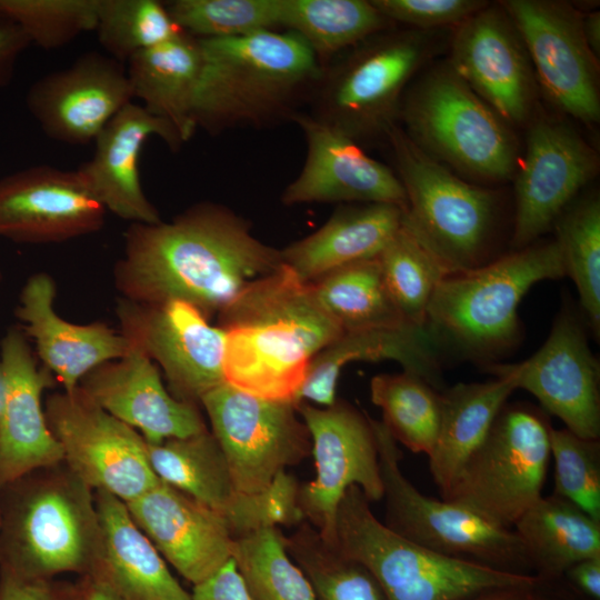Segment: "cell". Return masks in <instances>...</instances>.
I'll return each mask as SVG.
<instances>
[{"label":"cell","mask_w":600,"mask_h":600,"mask_svg":"<svg viewBox=\"0 0 600 600\" xmlns=\"http://www.w3.org/2000/svg\"><path fill=\"white\" fill-rule=\"evenodd\" d=\"M282 266L280 250L256 238L246 219L204 201L167 222L131 223L113 279L120 298L182 301L209 320L250 282Z\"/></svg>","instance_id":"cell-1"},{"label":"cell","mask_w":600,"mask_h":600,"mask_svg":"<svg viewBox=\"0 0 600 600\" xmlns=\"http://www.w3.org/2000/svg\"><path fill=\"white\" fill-rule=\"evenodd\" d=\"M217 317L226 382L267 400L296 402L312 358L343 333L313 286L284 264L250 282Z\"/></svg>","instance_id":"cell-2"},{"label":"cell","mask_w":600,"mask_h":600,"mask_svg":"<svg viewBox=\"0 0 600 600\" xmlns=\"http://www.w3.org/2000/svg\"><path fill=\"white\" fill-rule=\"evenodd\" d=\"M200 72L193 100L197 129L216 136L292 121L321 77L314 52L297 33L198 39Z\"/></svg>","instance_id":"cell-3"},{"label":"cell","mask_w":600,"mask_h":600,"mask_svg":"<svg viewBox=\"0 0 600 600\" xmlns=\"http://www.w3.org/2000/svg\"><path fill=\"white\" fill-rule=\"evenodd\" d=\"M0 570L24 579L92 573L102 552L94 490L63 461L0 487Z\"/></svg>","instance_id":"cell-4"},{"label":"cell","mask_w":600,"mask_h":600,"mask_svg":"<svg viewBox=\"0 0 600 600\" xmlns=\"http://www.w3.org/2000/svg\"><path fill=\"white\" fill-rule=\"evenodd\" d=\"M566 276L556 240L532 244L472 270L447 274L429 303L424 329L442 349L487 366L521 339L518 308L529 289Z\"/></svg>","instance_id":"cell-5"},{"label":"cell","mask_w":600,"mask_h":600,"mask_svg":"<svg viewBox=\"0 0 600 600\" xmlns=\"http://www.w3.org/2000/svg\"><path fill=\"white\" fill-rule=\"evenodd\" d=\"M439 49L434 31L393 26L368 37L322 68L309 114L359 146L386 140L410 80Z\"/></svg>","instance_id":"cell-6"},{"label":"cell","mask_w":600,"mask_h":600,"mask_svg":"<svg viewBox=\"0 0 600 600\" xmlns=\"http://www.w3.org/2000/svg\"><path fill=\"white\" fill-rule=\"evenodd\" d=\"M361 489L344 492L337 511L334 547L362 564L384 600H457L498 588H537L534 574L500 570L414 543L380 522Z\"/></svg>","instance_id":"cell-7"},{"label":"cell","mask_w":600,"mask_h":600,"mask_svg":"<svg viewBox=\"0 0 600 600\" xmlns=\"http://www.w3.org/2000/svg\"><path fill=\"white\" fill-rule=\"evenodd\" d=\"M386 141L406 193L402 224L447 274L494 260L490 254L499 216L497 193L454 174L398 124L388 131Z\"/></svg>","instance_id":"cell-8"},{"label":"cell","mask_w":600,"mask_h":600,"mask_svg":"<svg viewBox=\"0 0 600 600\" xmlns=\"http://www.w3.org/2000/svg\"><path fill=\"white\" fill-rule=\"evenodd\" d=\"M399 119L421 150L473 179L500 182L516 172L512 131L447 61L408 87Z\"/></svg>","instance_id":"cell-9"},{"label":"cell","mask_w":600,"mask_h":600,"mask_svg":"<svg viewBox=\"0 0 600 600\" xmlns=\"http://www.w3.org/2000/svg\"><path fill=\"white\" fill-rule=\"evenodd\" d=\"M551 426L527 403H506L442 500L510 529L541 497Z\"/></svg>","instance_id":"cell-10"},{"label":"cell","mask_w":600,"mask_h":600,"mask_svg":"<svg viewBox=\"0 0 600 600\" xmlns=\"http://www.w3.org/2000/svg\"><path fill=\"white\" fill-rule=\"evenodd\" d=\"M369 418L377 439L386 499L383 523L390 530L447 556L533 574L514 531L496 526L461 504L422 494L401 471L398 442L382 421Z\"/></svg>","instance_id":"cell-11"},{"label":"cell","mask_w":600,"mask_h":600,"mask_svg":"<svg viewBox=\"0 0 600 600\" xmlns=\"http://www.w3.org/2000/svg\"><path fill=\"white\" fill-rule=\"evenodd\" d=\"M200 406L242 494L266 491L287 467L311 454L309 430L293 402L262 399L223 382Z\"/></svg>","instance_id":"cell-12"},{"label":"cell","mask_w":600,"mask_h":600,"mask_svg":"<svg viewBox=\"0 0 600 600\" xmlns=\"http://www.w3.org/2000/svg\"><path fill=\"white\" fill-rule=\"evenodd\" d=\"M296 408L310 433L316 469L313 480L299 487V507L334 546L337 511L348 488L359 487L370 502L383 498L377 439L370 416L344 400L321 408L301 401Z\"/></svg>","instance_id":"cell-13"},{"label":"cell","mask_w":600,"mask_h":600,"mask_svg":"<svg viewBox=\"0 0 600 600\" xmlns=\"http://www.w3.org/2000/svg\"><path fill=\"white\" fill-rule=\"evenodd\" d=\"M44 411L63 462L94 491H106L128 503L159 483L143 437L96 404L79 387L50 394Z\"/></svg>","instance_id":"cell-14"},{"label":"cell","mask_w":600,"mask_h":600,"mask_svg":"<svg viewBox=\"0 0 600 600\" xmlns=\"http://www.w3.org/2000/svg\"><path fill=\"white\" fill-rule=\"evenodd\" d=\"M116 310L119 331L159 364L174 398L199 407L209 391L226 382V333L193 306L119 298Z\"/></svg>","instance_id":"cell-15"},{"label":"cell","mask_w":600,"mask_h":600,"mask_svg":"<svg viewBox=\"0 0 600 600\" xmlns=\"http://www.w3.org/2000/svg\"><path fill=\"white\" fill-rule=\"evenodd\" d=\"M548 99L586 123L600 118L599 63L582 32L573 4L553 0H503Z\"/></svg>","instance_id":"cell-16"},{"label":"cell","mask_w":600,"mask_h":600,"mask_svg":"<svg viewBox=\"0 0 600 600\" xmlns=\"http://www.w3.org/2000/svg\"><path fill=\"white\" fill-rule=\"evenodd\" d=\"M514 179L512 250L538 241L596 176V151L568 122L539 113L531 119L524 157Z\"/></svg>","instance_id":"cell-17"},{"label":"cell","mask_w":600,"mask_h":600,"mask_svg":"<svg viewBox=\"0 0 600 600\" xmlns=\"http://www.w3.org/2000/svg\"><path fill=\"white\" fill-rule=\"evenodd\" d=\"M482 370L510 376L517 389L534 396L566 429L599 440V362L590 350L584 327L571 309L561 310L547 340L530 358L519 363H490Z\"/></svg>","instance_id":"cell-18"},{"label":"cell","mask_w":600,"mask_h":600,"mask_svg":"<svg viewBox=\"0 0 600 600\" xmlns=\"http://www.w3.org/2000/svg\"><path fill=\"white\" fill-rule=\"evenodd\" d=\"M147 453L159 480L223 514L237 539L261 528L286 526L292 516L291 497L279 483L252 496L237 490L224 453L209 429L147 442Z\"/></svg>","instance_id":"cell-19"},{"label":"cell","mask_w":600,"mask_h":600,"mask_svg":"<svg viewBox=\"0 0 600 600\" xmlns=\"http://www.w3.org/2000/svg\"><path fill=\"white\" fill-rule=\"evenodd\" d=\"M107 210L77 170L49 166L0 179V237L22 243H57L100 230Z\"/></svg>","instance_id":"cell-20"},{"label":"cell","mask_w":600,"mask_h":600,"mask_svg":"<svg viewBox=\"0 0 600 600\" xmlns=\"http://www.w3.org/2000/svg\"><path fill=\"white\" fill-rule=\"evenodd\" d=\"M38 361L22 329L9 328L0 339V487L63 461L42 404L56 379Z\"/></svg>","instance_id":"cell-21"},{"label":"cell","mask_w":600,"mask_h":600,"mask_svg":"<svg viewBox=\"0 0 600 600\" xmlns=\"http://www.w3.org/2000/svg\"><path fill=\"white\" fill-rule=\"evenodd\" d=\"M450 68L507 123L531 118L533 78L524 46L511 20L487 4L453 28Z\"/></svg>","instance_id":"cell-22"},{"label":"cell","mask_w":600,"mask_h":600,"mask_svg":"<svg viewBox=\"0 0 600 600\" xmlns=\"http://www.w3.org/2000/svg\"><path fill=\"white\" fill-rule=\"evenodd\" d=\"M132 99L122 63L108 54L88 52L36 81L27 93V106L49 138L88 144Z\"/></svg>","instance_id":"cell-23"},{"label":"cell","mask_w":600,"mask_h":600,"mask_svg":"<svg viewBox=\"0 0 600 600\" xmlns=\"http://www.w3.org/2000/svg\"><path fill=\"white\" fill-rule=\"evenodd\" d=\"M292 121L303 132L307 153L300 173L281 194L283 204L390 203L404 210L403 187L390 168L309 113L300 111Z\"/></svg>","instance_id":"cell-24"},{"label":"cell","mask_w":600,"mask_h":600,"mask_svg":"<svg viewBox=\"0 0 600 600\" xmlns=\"http://www.w3.org/2000/svg\"><path fill=\"white\" fill-rule=\"evenodd\" d=\"M126 507L161 557L192 586L232 559L237 536L230 521L161 480Z\"/></svg>","instance_id":"cell-25"},{"label":"cell","mask_w":600,"mask_h":600,"mask_svg":"<svg viewBox=\"0 0 600 600\" xmlns=\"http://www.w3.org/2000/svg\"><path fill=\"white\" fill-rule=\"evenodd\" d=\"M78 387L104 411L137 430L148 443L208 429L199 407L174 398L153 361L131 344L123 357L87 373Z\"/></svg>","instance_id":"cell-26"},{"label":"cell","mask_w":600,"mask_h":600,"mask_svg":"<svg viewBox=\"0 0 600 600\" xmlns=\"http://www.w3.org/2000/svg\"><path fill=\"white\" fill-rule=\"evenodd\" d=\"M152 136L172 151L184 143L172 124L130 102L98 134L92 158L78 168L104 209L131 223L161 221L158 209L144 194L139 170L142 147Z\"/></svg>","instance_id":"cell-27"},{"label":"cell","mask_w":600,"mask_h":600,"mask_svg":"<svg viewBox=\"0 0 600 600\" xmlns=\"http://www.w3.org/2000/svg\"><path fill=\"white\" fill-rule=\"evenodd\" d=\"M54 297L53 279L37 272L20 291L16 316L34 343L38 360L64 391H72L91 370L123 357L130 343L104 322L78 324L62 319L54 310Z\"/></svg>","instance_id":"cell-28"},{"label":"cell","mask_w":600,"mask_h":600,"mask_svg":"<svg viewBox=\"0 0 600 600\" xmlns=\"http://www.w3.org/2000/svg\"><path fill=\"white\" fill-rule=\"evenodd\" d=\"M439 357L424 328L404 326L343 332L312 358L296 402H312L322 407L333 404L340 372L346 364L354 361H397L404 372L422 378L441 392L446 383Z\"/></svg>","instance_id":"cell-29"},{"label":"cell","mask_w":600,"mask_h":600,"mask_svg":"<svg viewBox=\"0 0 600 600\" xmlns=\"http://www.w3.org/2000/svg\"><path fill=\"white\" fill-rule=\"evenodd\" d=\"M390 203L341 206L318 230L280 250L282 263L304 282L340 267L373 259L402 226Z\"/></svg>","instance_id":"cell-30"},{"label":"cell","mask_w":600,"mask_h":600,"mask_svg":"<svg viewBox=\"0 0 600 600\" xmlns=\"http://www.w3.org/2000/svg\"><path fill=\"white\" fill-rule=\"evenodd\" d=\"M94 496L103 543L90 574L104 579L124 600H191L126 503L106 491L96 490Z\"/></svg>","instance_id":"cell-31"},{"label":"cell","mask_w":600,"mask_h":600,"mask_svg":"<svg viewBox=\"0 0 600 600\" xmlns=\"http://www.w3.org/2000/svg\"><path fill=\"white\" fill-rule=\"evenodd\" d=\"M493 377L486 382H459L440 392L439 431L428 458L430 472L442 497L517 390L510 376Z\"/></svg>","instance_id":"cell-32"},{"label":"cell","mask_w":600,"mask_h":600,"mask_svg":"<svg viewBox=\"0 0 600 600\" xmlns=\"http://www.w3.org/2000/svg\"><path fill=\"white\" fill-rule=\"evenodd\" d=\"M198 39L182 31L127 62L133 98L151 114L172 124L183 142L196 130L193 100L200 72Z\"/></svg>","instance_id":"cell-33"},{"label":"cell","mask_w":600,"mask_h":600,"mask_svg":"<svg viewBox=\"0 0 600 600\" xmlns=\"http://www.w3.org/2000/svg\"><path fill=\"white\" fill-rule=\"evenodd\" d=\"M513 527L541 582L600 557V522L559 496L541 497Z\"/></svg>","instance_id":"cell-34"},{"label":"cell","mask_w":600,"mask_h":600,"mask_svg":"<svg viewBox=\"0 0 600 600\" xmlns=\"http://www.w3.org/2000/svg\"><path fill=\"white\" fill-rule=\"evenodd\" d=\"M393 26L371 1L279 0V27L299 34L322 68L347 49Z\"/></svg>","instance_id":"cell-35"},{"label":"cell","mask_w":600,"mask_h":600,"mask_svg":"<svg viewBox=\"0 0 600 600\" xmlns=\"http://www.w3.org/2000/svg\"><path fill=\"white\" fill-rule=\"evenodd\" d=\"M310 283L343 332L411 326L389 296L378 258L340 267Z\"/></svg>","instance_id":"cell-36"},{"label":"cell","mask_w":600,"mask_h":600,"mask_svg":"<svg viewBox=\"0 0 600 600\" xmlns=\"http://www.w3.org/2000/svg\"><path fill=\"white\" fill-rule=\"evenodd\" d=\"M370 397L381 409L382 422L397 442L413 453L430 454L440 424L439 391L422 378L403 371L374 376Z\"/></svg>","instance_id":"cell-37"},{"label":"cell","mask_w":600,"mask_h":600,"mask_svg":"<svg viewBox=\"0 0 600 600\" xmlns=\"http://www.w3.org/2000/svg\"><path fill=\"white\" fill-rule=\"evenodd\" d=\"M566 276L579 293L593 334H600V200L596 193L573 200L553 223Z\"/></svg>","instance_id":"cell-38"},{"label":"cell","mask_w":600,"mask_h":600,"mask_svg":"<svg viewBox=\"0 0 600 600\" xmlns=\"http://www.w3.org/2000/svg\"><path fill=\"white\" fill-rule=\"evenodd\" d=\"M284 544L309 580L316 600H384L369 571L323 540L309 522L284 536Z\"/></svg>","instance_id":"cell-39"},{"label":"cell","mask_w":600,"mask_h":600,"mask_svg":"<svg viewBox=\"0 0 600 600\" xmlns=\"http://www.w3.org/2000/svg\"><path fill=\"white\" fill-rule=\"evenodd\" d=\"M232 560L253 600H316L309 580L290 558L284 534L277 527L236 539Z\"/></svg>","instance_id":"cell-40"},{"label":"cell","mask_w":600,"mask_h":600,"mask_svg":"<svg viewBox=\"0 0 600 600\" xmlns=\"http://www.w3.org/2000/svg\"><path fill=\"white\" fill-rule=\"evenodd\" d=\"M377 258L389 296L404 321L424 328L431 298L447 276L443 267L403 224Z\"/></svg>","instance_id":"cell-41"},{"label":"cell","mask_w":600,"mask_h":600,"mask_svg":"<svg viewBox=\"0 0 600 600\" xmlns=\"http://www.w3.org/2000/svg\"><path fill=\"white\" fill-rule=\"evenodd\" d=\"M94 31L107 54L121 63L182 32L157 0H100Z\"/></svg>","instance_id":"cell-42"},{"label":"cell","mask_w":600,"mask_h":600,"mask_svg":"<svg viewBox=\"0 0 600 600\" xmlns=\"http://www.w3.org/2000/svg\"><path fill=\"white\" fill-rule=\"evenodd\" d=\"M174 23L197 39L229 38L279 27V0H173Z\"/></svg>","instance_id":"cell-43"},{"label":"cell","mask_w":600,"mask_h":600,"mask_svg":"<svg viewBox=\"0 0 600 600\" xmlns=\"http://www.w3.org/2000/svg\"><path fill=\"white\" fill-rule=\"evenodd\" d=\"M100 0H0V19L18 24L31 43L60 49L94 31Z\"/></svg>","instance_id":"cell-44"},{"label":"cell","mask_w":600,"mask_h":600,"mask_svg":"<svg viewBox=\"0 0 600 600\" xmlns=\"http://www.w3.org/2000/svg\"><path fill=\"white\" fill-rule=\"evenodd\" d=\"M554 492L600 522V442L568 429H550Z\"/></svg>","instance_id":"cell-45"},{"label":"cell","mask_w":600,"mask_h":600,"mask_svg":"<svg viewBox=\"0 0 600 600\" xmlns=\"http://www.w3.org/2000/svg\"><path fill=\"white\" fill-rule=\"evenodd\" d=\"M371 3L393 24L423 31L456 28L488 4L479 0H371Z\"/></svg>","instance_id":"cell-46"},{"label":"cell","mask_w":600,"mask_h":600,"mask_svg":"<svg viewBox=\"0 0 600 600\" xmlns=\"http://www.w3.org/2000/svg\"><path fill=\"white\" fill-rule=\"evenodd\" d=\"M84 578L24 579L0 570V600H86Z\"/></svg>","instance_id":"cell-47"},{"label":"cell","mask_w":600,"mask_h":600,"mask_svg":"<svg viewBox=\"0 0 600 600\" xmlns=\"http://www.w3.org/2000/svg\"><path fill=\"white\" fill-rule=\"evenodd\" d=\"M191 600H253L233 560L192 588Z\"/></svg>","instance_id":"cell-48"},{"label":"cell","mask_w":600,"mask_h":600,"mask_svg":"<svg viewBox=\"0 0 600 600\" xmlns=\"http://www.w3.org/2000/svg\"><path fill=\"white\" fill-rule=\"evenodd\" d=\"M30 43L18 24L0 19V88L11 81L16 64Z\"/></svg>","instance_id":"cell-49"},{"label":"cell","mask_w":600,"mask_h":600,"mask_svg":"<svg viewBox=\"0 0 600 600\" xmlns=\"http://www.w3.org/2000/svg\"><path fill=\"white\" fill-rule=\"evenodd\" d=\"M563 576L586 597L600 600V557L572 564Z\"/></svg>","instance_id":"cell-50"},{"label":"cell","mask_w":600,"mask_h":600,"mask_svg":"<svg viewBox=\"0 0 600 600\" xmlns=\"http://www.w3.org/2000/svg\"><path fill=\"white\" fill-rule=\"evenodd\" d=\"M536 588H498L478 592L457 600H528L531 590Z\"/></svg>","instance_id":"cell-51"},{"label":"cell","mask_w":600,"mask_h":600,"mask_svg":"<svg viewBox=\"0 0 600 600\" xmlns=\"http://www.w3.org/2000/svg\"><path fill=\"white\" fill-rule=\"evenodd\" d=\"M82 578H84L87 584L86 600H124L101 577L97 574H90Z\"/></svg>","instance_id":"cell-52"},{"label":"cell","mask_w":600,"mask_h":600,"mask_svg":"<svg viewBox=\"0 0 600 600\" xmlns=\"http://www.w3.org/2000/svg\"><path fill=\"white\" fill-rule=\"evenodd\" d=\"M582 32L584 40L594 54L599 59L600 56V12L591 11L582 14Z\"/></svg>","instance_id":"cell-53"},{"label":"cell","mask_w":600,"mask_h":600,"mask_svg":"<svg viewBox=\"0 0 600 600\" xmlns=\"http://www.w3.org/2000/svg\"><path fill=\"white\" fill-rule=\"evenodd\" d=\"M528 600H551L550 598L543 597L542 594H539L536 592V589L531 590Z\"/></svg>","instance_id":"cell-54"},{"label":"cell","mask_w":600,"mask_h":600,"mask_svg":"<svg viewBox=\"0 0 600 600\" xmlns=\"http://www.w3.org/2000/svg\"><path fill=\"white\" fill-rule=\"evenodd\" d=\"M0 280H1V272H0Z\"/></svg>","instance_id":"cell-55"},{"label":"cell","mask_w":600,"mask_h":600,"mask_svg":"<svg viewBox=\"0 0 600 600\" xmlns=\"http://www.w3.org/2000/svg\"><path fill=\"white\" fill-rule=\"evenodd\" d=\"M1 522V521H0Z\"/></svg>","instance_id":"cell-56"}]
</instances>
